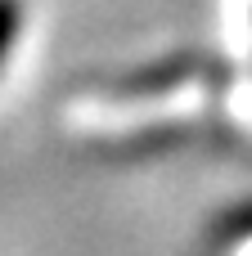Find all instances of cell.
<instances>
[{
	"mask_svg": "<svg viewBox=\"0 0 252 256\" xmlns=\"http://www.w3.org/2000/svg\"><path fill=\"white\" fill-rule=\"evenodd\" d=\"M9 40H14V4L0 0V54L9 50Z\"/></svg>",
	"mask_w": 252,
	"mask_h": 256,
	"instance_id": "1",
	"label": "cell"
}]
</instances>
